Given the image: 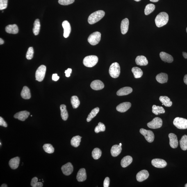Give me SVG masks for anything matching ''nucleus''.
Listing matches in <instances>:
<instances>
[{
	"instance_id": "nucleus-1",
	"label": "nucleus",
	"mask_w": 187,
	"mask_h": 187,
	"mask_svg": "<svg viewBox=\"0 0 187 187\" xmlns=\"http://www.w3.org/2000/svg\"><path fill=\"white\" fill-rule=\"evenodd\" d=\"M168 14L166 12H162L157 16L155 19V22L157 27L161 28L166 25L168 23Z\"/></svg>"
},
{
	"instance_id": "nucleus-2",
	"label": "nucleus",
	"mask_w": 187,
	"mask_h": 187,
	"mask_svg": "<svg viewBox=\"0 0 187 187\" xmlns=\"http://www.w3.org/2000/svg\"><path fill=\"white\" fill-rule=\"evenodd\" d=\"M105 15V12L102 10H98L91 14L88 19V22L90 24L95 23L102 19Z\"/></svg>"
},
{
	"instance_id": "nucleus-3",
	"label": "nucleus",
	"mask_w": 187,
	"mask_h": 187,
	"mask_svg": "<svg viewBox=\"0 0 187 187\" xmlns=\"http://www.w3.org/2000/svg\"><path fill=\"white\" fill-rule=\"evenodd\" d=\"M98 57L94 55L87 56L83 60V63L85 66L88 67H92L97 64L98 61Z\"/></svg>"
},
{
	"instance_id": "nucleus-4",
	"label": "nucleus",
	"mask_w": 187,
	"mask_h": 187,
	"mask_svg": "<svg viewBox=\"0 0 187 187\" xmlns=\"http://www.w3.org/2000/svg\"><path fill=\"white\" fill-rule=\"evenodd\" d=\"M109 72L112 77L115 78L118 77L120 74V67L119 64L116 62L112 64L110 67Z\"/></svg>"
},
{
	"instance_id": "nucleus-5",
	"label": "nucleus",
	"mask_w": 187,
	"mask_h": 187,
	"mask_svg": "<svg viewBox=\"0 0 187 187\" xmlns=\"http://www.w3.org/2000/svg\"><path fill=\"white\" fill-rule=\"evenodd\" d=\"M101 33L99 32H94L89 36L88 39V41L91 45H97L99 43L101 40Z\"/></svg>"
},
{
	"instance_id": "nucleus-6",
	"label": "nucleus",
	"mask_w": 187,
	"mask_h": 187,
	"mask_svg": "<svg viewBox=\"0 0 187 187\" xmlns=\"http://www.w3.org/2000/svg\"><path fill=\"white\" fill-rule=\"evenodd\" d=\"M174 125L180 129H187V120L181 117H177L174 119Z\"/></svg>"
},
{
	"instance_id": "nucleus-7",
	"label": "nucleus",
	"mask_w": 187,
	"mask_h": 187,
	"mask_svg": "<svg viewBox=\"0 0 187 187\" xmlns=\"http://www.w3.org/2000/svg\"><path fill=\"white\" fill-rule=\"evenodd\" d=\"M46 71V67L43 65L40 66L37 68L35 72V78L37 81L40 82L43 81L45 77Z\"/></svg>"
},
{
	"instance_id": "nucleus-8",
	"label": "nucleus",
	"mask_w": 187,
	"mask_h": 187,
	"mask_svg": "<svg viewBox=\"0 0 187 187\" xmlns=\"http://www.w3.org/2000/svg\"><path fill=\"white\" fill-rule=\"evenodd\" d=\"M140 132L145 137L148 142L151 143L154 141L155 136L152 131L141 128L140 130Z\"/></svg>"
},
{
	"instance_id": "nucleus-9",
	"label": "nucleus",
	"mask_w": 187,
	"mask_h": 187,
	"mask_svg": "<svg viewBox=\"0 0 187 187\" xmlns=\"http://www.w3.org/2000/svg\"><path fill=\"white\" fill-rule=\"evenodd\" d=\"M163 121L159 117H156L153 119L151 121L148 123L147 125L149 128L152 129H158L161 127Z\"/></svg>"
},
{
	"instance_id": "nucleus-10",
	"label": "nucleus",
	"mask_w": 187,
	"mask_h": 187,
	"mask_svg": "<svg viewBox=\"0 0 187 187\" xmlns=\"http://www.w3.org/2000/svg\"><path fill=\"white\" fill-rule=\"evenodd\" d=\"M61 169L63 173L66 176L70 175L74 170L73 166L70 163H67L62 166Z\"/></svg>"
},
{
	"instance_id": "nucleus-11",
	"label": "nucleus",
	"mask_w": 187,
	"mask_h": 187,
	"mask_svg": "<svg viewBox=\"0 0 187 187\" xmlns=\"http://www.w3.org/2000/svg\"><path fill=\"white\" fill-rule=\"evenodd\" d=\"M153 166L158 168H163L166 166L167 164L165 160L161 159H154L151 161Z\"/></svg>"
},
{
	"instance_id": "nucleus-12",
	"label": "nucleus",
	"mask_w": 187,
	"mask_h": 187,
	"mask_svg": "<svg viewBox=\"0 0 187 187\" xmlns=\"http://www.w3.org/2000/svg\"><path fill=\"white\" fill-rule=\"evenodd\" d=\"M149 176V173L147 170H142L138 172L137 174V180L139 182H142L147 179Z\"/></svg>"
},
{
	"instance_id": "nucleus-13",
	"label": "nucleus",
	"mask_w": 187,
	"mask_h": 187,
	"mask_svg": "<svg viewBox=\"0 0 187 187\" xmlns=\"http://www.w3.org/2000/svg\"><path fill=\"white\" fill-rule=\"evenodd\" d=\"M170 139V145L173 148H177L179 145V142L177 138L176 135L173 133H170L168 135Z\"/></svg>"
},
{
	"instance_id": "nucleus-14",
	"label": "nucleus",
	"mask_w": 187,
	"mask_h": 187,
	"mask_svg": "<svg viewBox=\"0 0 187 187\" xmlns=\"http://www.w3.org/2000/svg\"><path fill=\"white\" fill-rule=\"evenodd\" d=\"M131 104L130 103L126 102L121 103L117 107L116 109L117 111L124 113L127 111L130 108Z\"/></svg>"
},
{
	"instance_id": "nucleus-15",
	"label": "nucleus",
	"mask_w": 187,
	"mask_h": 187,
	"mask_svg": "<svg viewBox=\"0 0 187 187\" xmlns=\"http://www.w3.org/2000/svg\"><path fill=\"white\" fill-rule=\"evenodd\" d=\"M30 115V113L27 111H22L15 114L14 115V117L23 121L28 118Z\"/></svg>"
},
{
	"instance_id": "nucleus-16",
	"label": "nucleus",
	"mask_w": 187,
	"mask_h": 187,
	"mask_svg": "<svg viewBox=\"0 0 187 187\" xmlns=\"http://www.w3.org/2000/svg\"><path fill=\"white\" fill-rule=\"evenodd\" d=\"M62 26L64 29L63 37L65 38H67L69 36L71 32L70 25L68 21H65L62 22Z\"/></svg>"
},
{
	"instance_id": "nucleus-17",
	"label": "nucleus",
	"mask_w": 187,
	"mask_h": 187,
	"mask_svg": "<svg viewBox=\"0 0 187 187\" xmlns=\"http://www.w3.org/2000/svg\"><path fill=\"white\" fill-rule=\"evenodd\" d=\"M90 87L94 90H102L104 88V83L100 80H97L92 81L91 83Z\"/></svg>"
},
{
	"instance_id": "nucleus-18",
	"label": "nucleus",
	"mask_w": 187,
	"mask_h": 187,
	"mask_svg": "<svg viewBox=\"0 0 187 187\" xmlns=\"http://www.w3.org/2000/svg\"><path fill=\"white\" fill-rule=\"evenodd\" d=\"M87 175L86 170L84 168H81L78 172L76 179L79 182H82L86 180Z\"/></svg>"
},
{
	"instance_id": "nucleus-19",
	"label": "nucleus",
	"mask_w": 187,
	"mask_h": 187,
	"mask_svg": "<svg viewBox=\"0 0 187 187\" xmlns=\"http://www.w3.org/2000/svg\"><path fill=\"white\" fill-rule=\"evenodd\" d=\"M129 21L127 18L123 19L121 23V30L123 35H125L129 29Z\"/></svg>"
},
{
	"instance_id": "nucleus-20",
	"label": "nucleus",
	"mask_w": 187,
	"mask_h": 187,
	"mask_svg": "<svg viewBox=\"0 0 187 187\" xmlns=\"http://www.w3.org/2000/svg\"><path fill=\"white\" fill-rule=\"evenodd\" d=\"M132 91V89L131 87H126L121 88L117 91V94L119 96L126 95L131 93Z\"/></svg>"
},
{
	"instance_id": "nucleus-21",
	"label": "nucleus",
	"mask_w": 187,
	"mask_h": 187,
	"mask_svg": "<svg viewBox=\"0 0 187 187\" xmlns=\"http://www.w3.org/2000/svg\"><path fill=\"white\" fill-rule=\"evenodd\" d=\"M160 57L162 61H164L170 63L173 61V58L171 55L164 52H161L160 53Z\"/></svg>"
},
{
	"instance_id": "nucleus-22",
	"label": "nucleus",
	"mask_w": 187,
	"mask_h": 187,
	"mask_svg": "<svg viewBox=\"0 0 187 187\" xmlns=\"http://www.w3.org/2000/svg\"><path fill=\"white\" fill-rule=\"evenodd\" d=\"M5 31L8 33L16 34L18 33L19 28L16 24L9 25L6 26Z\"/></svg>"
},
{
	"instance_id": "nucleus-23",
	"label": "nucleus",
	"mask_w": 187,
	"mask_h": 187,
	"mask_svg": "<svg viewBox=\"0 0 187 187\" xmlns=\"http://www.w3.org/2000/svg\"><path fill=\"white\" fill-rule=\"evenodd\" d=\"M156 79L157 81L160 83H166L168 80V75L164 73H161L156 76Z\"/></svg>"
},
{
	"instance_id": "nucleus-24",
	"label": "nucleus",
	"mask_w": 187,
	"mask_h": 187,
	"mask_svg": "<svg viewBox=\"0 0 187 187\" xmlns=\"http://www.w3.org/2000/svg\"><path fill=\"white\" fill-rule=\"evenodd\" d=\"M121 146L120 145H115L112 147L111 152L112 156L114 157L118 156L121 152Z\"/></svg>"
},
{
	"instance_id": "nucleus-25",
	"label": "nucleus",
	"mask_w": 187,
	"mask_h": 187,
	"mask_svg": "<svg viewBox=\"0 0 187 187\" xmlns=\"http://www.w3.org/2000/svg\"><path fill=\"white\" fill-rule=\"evenodd\" d=\"M135 61L137 65L141 66H146L148 63L146 58L143 56H137Z\"/></svg>"
},
{
	"instance_id": "nucleus-26",
	"label": "nucleus",
	"mask_w": 187,
	"mask_h": 187,
	"mask_svg": "<svg viewBox=\"0 0 187 187\" xmlns=\"http://www.w3.org/2000/svg\"><path fill=\"white\" fill-rule=\"evenodd\" d=\"M19 162H20V158L18 157H17L10 159L9 163V164L10 168L13 170H15L18 167Z\"/></svg>"
},
{
	"instance_id": "nucleus-27",
	"label": "nucleus",
	"mask_w": 187,
	"mask_h": 187,
	"mask_svg": "<svg viewBox=\"0 0 187 187\" xmlns=\"http://www.w3.org/2000/svg\"><path fill=\"white\" fill-rule=\"evenodd\" d=\"M133 161L132 158L130 156H127L124 157L123 158L121 162V166L124 168L127 167L132 163Z\"/></svg>"
},
{
	"instance_id": "nucleus-28",
	"label": "nucleus",
	"mask_w": 187,
	"mask_h": 187,
	"mask_svg": "<svg viewBox=\"0 0 187 187\" xmlns=\"http://www.w3.org/2000/svg\"><path fill=\"white\" fill-rule=\"evenodd\" d=\"M21 97L24 99H30L31 97V94L29 88L26 86L23 87V90L21 92Z\"/></svg>"
},
{
	"instance_id": "nucleus-29",
	"label": "nucleus",
	"mask_w": 187,
	"mask_h": 187,
	"mask_svg": "<svg viewBox=\"0 0 187 187\" xmlns=\"http://www.w3.org/2000/svg\"><path fill=\"white\" fill-rule=\"evenodd\" d=\"M159 100L163 105L166 107H170L172 105V102L170 99L167 96H161L159 97Z\"/></svg>"
},
{
	"instance_id": "nucleus-30",
	"label": "nucleus",
	"mask_w": 187,
	"mask_h": 187,
	"mask_svg": "<svg viewBox=\"0 0 187 187\" xmlns=\"http://www.w3.org/2000/svg\"><path fill=\"white\" fill-rule=\"evenodd\" d=\"M60 109L62 119L64 121L67 120L68 118V114L66 109V106L65 105L62 104L60 106Z\"/></svg>"
},
{
	"instance_id": "nucleus-31",
	"label": "nucleus",
	"mask_w": 187,
	"mask_h": 187,
	"mask_svg": "<svg viewBox=\"0 0 187 187\" xmlns=\"http://www.w3.org/2000/svg\"><path fill=\"white\" fill-rule=\"evenodd\" d=\"M165 112V110L163 107L156 106L155 105H153L152 107V113L156 115H158L159 114L164 113Z\"/></svg>"
},
{
	"instance_id": "nucleus-32",
	"label": "nucleus",
	"mask_w": 187,
	"mask_h": 187,
	"mask_svg": "<svg viewBox=\"0 0 187 187\" xmlns=\"http://www.w3.org/2000/svg\"><path fill=\"white\" fill-rule=\"evenodd\" d=\"M132 72L134 75L135 78H136L141 77L143 74L141 69L138 67H133L132 69Z\"/></svg>"
},
{
	"instance_id": "nucleus-33",
	"label": "nucleus",
	"mask_w": 187,
	"mask_h": 187,
	"mask_svg": "<svg viewBox=\"0 0 187 187\" xmlns=\"http://www.w3.org/2000/svg\"><path fill=\"white\" fill-rule=\"evenodd\" d=\"M40 20L38 19H36L34 23V27L33 29V33L35 35H39L40 32Z\"/></svg>"
},
{
	"instance_id": "nucleus-34",
	"label": "nucleus",
	"mask_w": 187,
	"mask_h": 187,
	"mask_svg": "<svg viewBox=\"0 0 187 187\" xmlns=\"http://www.w3.org/2000/svg\"><path fill=\"white\" fill-rule=\"evenodd\" d=\"M82 137L77 136L73 137L71 140V144L73 147H77L80 145Z\"/></svg>"
},
{
	"instance_id": "nucleus-35",
	"label": "nucleus",
	"mask_w": 187,
	"mask_h": 187,
	"mask_svg": "<svg viewBox=\"0 0 187 187\" xmlns=\"http://www.w3.org/2000/svg\"><path fill=\"white\" fill-rule=\"evenodd\" d=\"M180 146L181 149L183 150H186L187 149V136L184 135L183 136L179 141Z\"/></svg>"
},
{
	"instance_id": "nucleus-36",
	"label": "nucleus",
	"mask_w": 187,
	"mask_h": 187,
	"mask_svg": "<svg viewBox=\"0 0 187 187\" xmlns=\"http://www.w3.org/2000/svg\"><path fill=\"white\" fill-rule=\"evenodd\" d=\"M99 108L98 107L94 108V109L92 110L88 115V117H87V121L88 122L90 121L92 119L97 115L98 113H99Z\"/></svg>"
},
{
	"instance_id": "nucleus-37",
	"label": "nucleus",
	"mask_w": 187,
	"mask_h": 187,
	"mask_svg": "<svg viewBox=\"0 0 187 187\" xmlns=\"http://www.w3.org/2000/svg\"><path fill=\"white\" fill-rule=\"evenodd\" d=\"M71 103L72 104L73 108H76L79 106L80 102L79 98L76 96H73L71 99Z\"/></svg>"
},
{
	"instance_id": "nucleus-38",
	"label": "nucleus",
	"mask_w": 187,
	"mask_h": 187,
	"mask_svg": "<svg viewBox=\"0 0 187 187\" xmlns=\"http://www.w3.org/2000/svg\"><path fill=\"white\" fill-rule=\"evenodd\" d=\"M155 9V6L152 3H149L146 6L145 10V14L146 15H149L154 11Z\"/></svg>"
},
{
	"instance_id": "nucleus-39",
	"label": "nucleus",
	"mask_w": 187,
	"mask_h": 187,
	"mask_svg": "<svg viewBox=\"0 0 187 187\" xmlns=\"http://www.w3.org/2000/svg\"><path fill=\"white\" fill-rule=\"evenodd\" d=\"M102 152L100 149L99 148H95L94 149L92 152V157L94 159H98L100 158Z\"/></svg>"
},
{
	"instance_id": "nucleus-40",
	"label": "nucleus",
	"mask_w": 187,
	"mask_h": 187,
	"mask_svg": "<svg viewBox=\"0 0 187 187\" xmlns=\"http://www.w3.org/2000/svg\"><path fill=\"white\" fill-rule=\"evenodd\" d=\"M43 147L46 152L49 154H52L54 152V148L50 144H44Z\"/></svg>"
},
{
	"instance_id": "nucleus-41",
	"label": "nucleus",
	"mask_w": 187,
	"mask_h": 187,
	"mask_svg": "<svg viewBox=\"0 0 187 187\" xmlns=\"http://www.w3.org/2000/svg\"><path fill=\"white\" fill-rule=\"evenodd\" d=\"M38 179L37 177H34L32 179L31 186L33 187H42L43 186V183L41 182H38Z\"/></svg>"
},
{
	"instance_id": "nucleus-42",
	"label": "nucleus",
	"mask_w": 187,
	"mask_h": 187,
	"mask_svg": "<svg viewBox=\"0 0 187 187\" xmlns=\"http://www.w3.org/2000/svg\"><path fill=\"white\" fill-rule=\"evenodd\" d=\"M106 130V126L102 123L99 122L98 125L96 126L95 129V132L96 133H98L100 132H104Z\"/></svg>"
},
{
	"instance_id": "nucleus-43",
	"label": "nucleus",
	"mask_w": 187,
	"mask_h": 187,
	"mask_svg": "<svg viewBox=\"0 0 187 187\" xmlns=\"http://www.w3.org/2000/svg\"><path fill=\"white\" fill-rule=\"evenodd\" d=\"M34 55V50L32 47L28 49L26 54V58L28 60H31L33 58Z\"/></svg>"
},
{
	"instance_id": "nucleus-44",
	"label": "nucleus",
	"mask_w": 187,
	"mask_h": 187,
	"mask_svg": "<svg viewBox=\"0 0 187 187\" xmlns=\"http://www.w3.org/2000/svg\"><path fill=\"white\" fill-rule=\"evenodd\" d=\"M75 0H59L58 3L62 5H68L74 3Z\"/></svg>"
},
{
	"instance_id": "nucleus-45",
	"label": "nucleus",
	"mask_w": 187,
	"mask_h": 187,
	"mask_svg": "<svg viewBox=\"0 0 187 187\" xmlns=\"http://www.w3.org/2000/svg\"><path fill=\"white\" fill-rule=\"evenodd\" d=\"M8 0H0V10H4L8 6Z\"/></svg>"
},
{
	"instance_id": "nucleus-46",
	"label": "nucleus",
	"mask_w": 187,
	"mask_h": 187,
	"mask_svg": "<svg viewBox=\"0 0 187 187\" xmlns=\"http://www.w3.org/2000/svg\"><path fill=\"white\" fill-rule=\"evenodd\" d=\"M110 182V179L108 177H106L105 179L104 183H103V186L104 187H108L109 186Z\"/></svg>"
},
{
	"instance_id": "nucleus-47",
	"label": "nucleus",
	"mask_w": 187,
	"mask_h": 187,
	"mask_svg": "<svg viewBox=\"0 0 187 187\" xmlns=\"http://www.w3.org/2000/svg\"><path fill=\"white\" fill-rule=\"evenodd\" d=\"M0 126L4 127H7L8 126V124L1 117H0Z\"/></svg>"
},
{
	"instance_id": "nucleus-48",
	"label": "nucleus",
	"mask_w": 187,
	"mask_h": 187,
	"mask_svg": "<svg viewBox=\"0 0 187 187\" xmlns=\"http://www.w3.org/2000/svg\"><path fill=\"white\" fill-rule=\"evenodd\" d=\"M72 72V69L70 68H68L67 70L65 71L66 76L67 77H69L70 76V74Z\"/></svg>"
},
{
	"instance_id": "nucleus-49",
	"label": "nucleus",
	"mask_w": 187,
	"mask_h": 187,
	"mask_svg": "<svg viewBox=\"0 0 187 187\" xmlns=\"http://www.w3.org/2000/svg\"><path fill=\"white\" fill-rule=\"evenodd\" d=\"M59 79V77L58 76L57 74H53L52 76L53 81H57Z\"/></svg>"
},
{
	"instance_id": "nucleus-50",
	"label": "nucleus",
	"mask_w": 187,
	"mask_h": 187,
	"mask_svg": "<svg viewBox=\"0 0 187 187\" xmlns=\"http://www.w3.org/2000/svg\"><path fill=\"white\" fill-rule=\"evenodd\" d=\"M184 83L187 85V75H186L184 76Z\"/></svg>"
},
{
	"instance_id": "nucleus-51",
	"label": "nucleus",
	"mask_w": 187,
	"mask_h": 187,
	"mask_svg": "<svg viewBox=\"0 0 187 187\" xmlns=\"http://www.w3.org/2000/svg\"><path fill=\"white\" fill-rule=\"evenodd\" d=\"M183 55L185 59H187V53L186 52H183Z\"/></svg>"
},
{
	"instance_id": "nucleus-52",
	"label": "nucleus",
	"mask_w": 187,
	"mask_h": 187,
	"mask_svg": "<svg viewBox=\"0 0 187 187\" xmlns=\"http://www.w3.org/2000/svg\"><path fill=\"white\" fill-rule=\"evenodd\" d=\"M4 41H3L2 39L1 38L0 39V44H1V45L4 43Z\"/></svg>"
},
{
	"instance_id": "nucleus-53",
	"label": "nucleus",
	"mask_w": 187,
	"mask_h": 187,
	"mask_svg": "<svg viewBox=\"0 0 187 187\" xmlns=\"http://www.w3.org/2000/svg\"><path fill=\"white\" fill-rule=\"evenodd\" d=\"M150 1L152 2H157L159 0H150Z\"/></svg>"
},
{
	"instance_id": "nucleus-54",
	"label": "nucleus",
	"mask_w": 187,
	"mask_h": 187,
	"mask_svg": "<svg viewBox=\"0 0 187 187\" xmlns=\"http://www.w3.org/2000/svg\"><path fill=\"white\" fill-rule=\"evenodd\" d=\"M8 186H7V185L5 184H3L1 186V187H8Z\"/></svg>"
},
{
	"instance_id": "nucleus-55",
	"label": "nucleus",
	"mask_w": 187,
	"mask_h": 187,
	"mask_svg": "<svg viewBox=\"0 0 187 187\" xmlns=\"http://www.w3.org/2000/svg\"><path fill=\"white\" fill-rule=\"evenodd\" d=\"M134 1H141V0H134Z\"/></svg>"
},
{
	"instance_id": "nucleus-56",
	"label": "nucleus",
	"mask_w": 187,
	"mask_h": 187,
	"mask_svg": "<svg viewBox=\"0 0 187 187\" xmlns=\"http://www.w3.org/2000/svg\"><path fill=\"white\" fill-rule=\"evenodd\" d=\"M185 187H187V184H186V185H185Z\"/></svg>"
},
{
	"instance_id": "nucleus-57",
	"label": "nucleus",
	"mask_w": 187,
	"mask_h": 187,
	"mask_svg": "<svg viewBox=\"0 0 187 187\" xmlns=\"http://www.w3.org/2000/svg\"><path fill=\"white\" fill-rule=\"evenodd\" d=\"M120 145V146H122V144H121V143H120V145Z\"/></svg>"
},
{
	"instance_id": "nucleus-58",
	"label": "nucleus",
	"mask_w": 187,
	"mask_h": 187,
	"mask_svg": "<svg viewBox=\"0 0 187 187\" xmlns=\"http://www.w3.org/2000/svg\"><path fill=\"white\" fill-rule=\"evenodd\" d=\"M186 32H187V28H186Z\"/></svg>"
},
{
	"instance_id": "nucleus-59",
	"label": "nucleus",
	"mask_w": 187,
	"mask_h": 187,
	"mask_svg": "<svg viewBox=\"0 0 187 187\" xmlns=\"http://www.w3.org/2000/svg\"><path fill=\"white\" fill-rule=\"evenodd\" d=\"M0 144H1V143H0Z\"/></svg>"
},
{
	"instance_id": "nucleus-60",
	"label": "nucleus",
	"mask_w": 187,
	"mask_h": 187,
	"mask_svg": "<svg viewBox=\"0 0 187 187\" xmlns=\"http://www.w3.org/2000/svg\"><path fill=\"white\" fill-rule=\"evenodd\" d=\"M42 182H44V181H42Z\"/></svg>"
}]
</instances>
